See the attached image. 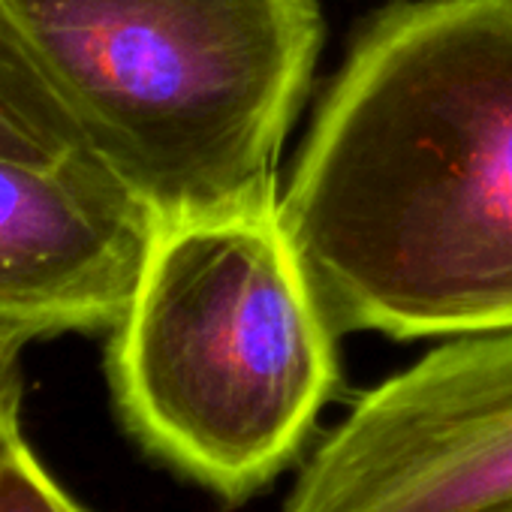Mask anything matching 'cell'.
Returning <instances> with one entry per match:
<instances>
[{"mask_svg": "<svg viewBox=\"0 0 512 512\" xmlns=\"http://www.w3.org/2000/svg\"><path fill=\"white\" fill-rule=\"evenodd\" d=\"M509 512H512V509H509Z\"/></svg>", "mask_w": 512, "mask_h": 512, "instance_id": "obj_9", "label": "cell"}, {"mask_svg": "<svg viewBox=\"0 0 512 512\" xmlns=\"http://www.w3.org/2000/svg\"><path fill=\"white\" fill-rule=\"evenodd\" d=\"M512 329L446 338L365 392L284 512H509Z\"/></svg>", "mask_w": 512, "mask_h": 512, "instance_id": "obj_4", "label": "cell"}, {"mask_svg": "<svg viewBox=\"0 0 512 512\" xmlns=\"http://www.w3.org/2000/svg\"><path fill=\"white\" fill-rule=\"evenodd\" d=\"M160 220L88 148L61 160L0 154V326L28 341L112 332Z\"/></svg>", "mask_w": 512, "mask_h": 512, "instance_id": "obj_5", "label": "cell"}, {"mask_svg": "<svg viewBox=\"0 0 512 512\" xmlns=\"http://www.w3.org/2000/svg\"><path fill=\"white\" fill-rule=\"evenodd\" d=\"M31 341L0 326V458L22 437V353Z\"/></svg>", "mask_w": 512, "mask_h": 512, "instance_id": "obj_8", "label": "cell"}, {"mask_svg": "<svg viewBox=\"0 0 512 512\" xmlns=\"http://www.w3.org/2000/svg\"><path fill=\"white\" fill-rule=\"evenodd\" d=\"M0 28L160 226L278 199L317 0H0Z\"/></svg>", "mask_w": 512, "mask_h": 512, "instance_id": "obj_2", "label": "cell"}, {"mask_svg": "<svg viewBox=\"0 0 512 512\" xmlns=\"http://www.w3.org/2000/svg\"><path fill=\"white\" fill-rule=\"evenodd\" d=\"M335 341L269 199L160 226L106 371L139 446L238 503L308 443L338 383Z\"/></svg>", "mask_w": 512, "mask_h": 512, "instance_id": "obj_3", "label": "cell"}, {"mask_svg": "<svg viewBox=\"0 0 512 512\" xmlns=\"http://www.w3.org/2000/svg\"><path fill=\"white\" fill-rule=\"evenodd\" d=\"M0 512H85L25 440L0 458Z\"/></svg>", "mask_w": 512, "mask_h": 512, "instance_id": "obj_7", "label": "cell"}, {"mask_svg": "<svg viewBox=\"0 0 512 512\" xmlns=\"http://www.w3.org/2000/svg\"><path fill=\"white\" fill-rule=\"evenodd\" d=\"M85 148L46 82L0 28V154L19 160H61Z\"/></svg>", "mask_w": 512, "mask_h": 512, "instance_id": "obj_6", "label": "cell"}, {"mask_svg": "<svg viewBox=\"0 0 512 512\" xmlns=\"http://www.w3.org/2000/svg\"><path fill=\"white\" fill-rule=\"evenodd\" d=\"M278 214L338 335L512 329V0L377 13Z\"/></svg>", "mask_w": 512, "mask_h": 512, "instance_id": "obj_1", "label": "cell"}]
</instances>
